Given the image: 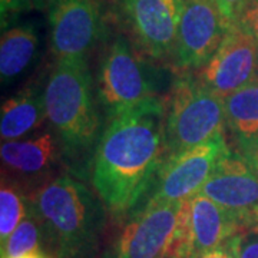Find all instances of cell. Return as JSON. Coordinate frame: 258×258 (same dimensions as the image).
I'll use <instances>...</instances> for the list:
<instances>
[{
  "label": "cell",
  "mask_w": 258,
  "mask_h": 258,
  "mask_svg": "<svg viewBox=\"0 0 258 258\" xmlns=\"http://www.w3.org/2000/svg\"><path fill=\"white\" fill-rule=\"evenodd\" d=\"M95 148L92 184L115 215L144 203L165 161V103L159 96L109 118Z\"/></svg>",
  "instance_id": "1"
},
{
  "label": "cell",
  "mask_w": 258,
  "mask_h": 258,
  "mask_svg": "<svg viewBox=\"0 0 258 258\" xmlns=\"http://www.w3.org/2000/svg\"><path fill=\"white\" fill-rule=\"evenodd\" d=\"M101 200L71 175L42 185L30 204L45 231L50 258H93L101 245L105 214Z\"/></svg>",
  "instance_id": "2"
},
{
  "label": "cell",
  "mask_w": 258,
  "mask_h": 258,
  "mask_svg": "<svg viewBox=\"0 0 258 258\" xmlns=\"http://www.w3.org/2000/svg\"><path fill=\"white\" fill-rule=\"evenodd\" d=\"M47 119L72 164L92 162L99 141L101 116L86 57L57 60L45 86Z\"/></svg>",
  "instance_id": "3"
},
{
  "label": "cell",
  "mask_w": 258,
  "mask_h": 258,
  "mask_svg": "<svg viewBox=\"0 0 258 258\" xmlns=\"http://www.w3.org/2000/svg\"><path fill=\"white\" fill-rule=\"evenodd\" d=\"M225 135L224 98L211 92L197 75L176 78L165 103V159Z\"/></svg>",
  "instance_id": "4"
},
{
  "label": "cell",
  "mask_w": 258,
  "mask_h": 258,
  "mask_svg": "<svg viewBox=\"0 0 258 258\" xmlns=\"http://www.w3.org/2000/svg\"><path fill=\"white\" fill-rule=\"evenodd\" d=\"M155 96L152 68L118 36L102 60L98 79V98L106 116L113 118Z\"/></svg>",
  "instance_id": "5"
},
{
  "label": "cell",
  "mask_w": 258,
  "mask_h": 258,
  "mask_svg": "<svg viewBox=\"0 0 258 258\" xmlns=\"http://www.w3.org/2000/svg\"><path fill=\"white\" fill-rule=\"evenodd\" d=\"M230 151L225 135L166 158L145 201L184 203L201 192L215 166Z\"/></svg>",
  "instance_id": "6"
},
{
  "label": "cell",
  "mask_w": 258,
  "mask_h": 258,
  "mask_svg": "<svg viewBox=\"0 0 258 258\" xmlns=\"http://www.w3.org/2000/svg\"><path fill=\"white\" fill-rule=\"evenodd\" d=\"M200 194L230 212L242 230L258 225V158L230 148Z\"/></svg>",
  "instance_id": "7"
},
{
  "label": "cell",
  "mask_w": 258,
  "mask_h": 258,
  "mask_svg": "<svg viewBox=\"0 0 258 258\" xmlns=\"http://www.w3.org/2000/svg\"><path fill=\"white\" fill-rule=\"evenodd\" d=\"M132 212L106 258H164L182 203L144 201Z\"/></svg>",
  "instance_id": "8"
},
{
  "label": "cell",
  "mask_w": 258,
  "mask_h": 258,
  "mask_svg": "<svg viewBox=\"0 0 258 258\" xmlns=\"http://www.w3.org/2000/svg\"><path fill=\"white\" fill-rule=\"evenodd\" d=\"M231 26L214 0H182L175 66L182 72L200 71L210 62Z\"/></svg>",
  "instance_id": "9"
},
{
  "label": "cell",
  "mask_w": 258,
  "mask_h": 258,
  "mask_svg": "<svg viewBox=\"0 0 258 258\" xmlns=\"http://www.w3.org/2000/svg\"><path fill=\"white\" fill-rule=\"evenodd\" d=\"M198 81L222 98L258 81V42L240 25L231 26L218 50L197 74Z\"/></svg>",
  "instance_id": "10"
},
{
  "label": "cell",
  "mask_w": 258,
  "mask_h": 258,
  "mask_svg": "<svg viewBox=\"0 0 258 258\" xmlns=\"http://www.w3.org/2000/svg\"><path fill=\"white\" fill-rule=\"evenodd\" d=\"M105 35L96 0H53L49 6L50 49L57 60L86 57Z\"/></svg>",
  "instance_id": "11"
},
{
  "label": "cell",
  "mask_w": 258,
  "mask_h": 258,
  "mask_svg": "<svg viewBox=\"0 0 258 258\" xmlns=\"http://www.w3.org/2000/svg\"><path fill=\"white\" fill-rule=\"evenodd\" d=\"M141 49L152 59L175 55L182 0H120Z\"/></svg>",
  "instance_id": "12"
},
{
  "label": "cell",
  "mask_w": 258,
  "mask_h": 258,
  "mask_svg": "<svg viewBox=\"0 0 258 258\" xmlns=\"http://www.w3.org/2000/svg\"><path fill=\"white\" fill-rule=\"evenodd\" d=\"M191 207V232H192V257L222 247L240 231L228 211L214 203L203 194L189 200ZM191 257V258H192Z\"/></svg>",
  "instance_id": "13"
},
{
  "label": "cell",
  "mask_w": 258,
  "mask_h": 258,
  "mask_svg": "<svg viewBox=\"0 0 258 258\" xmlns=\"http://www.w3.org/2000/svg\"><path fill=\"white\" fill-rule=\"evenodd\" d=\"M225 132L235 151L258 157V81L224 98Z\"/></svg>",
  "instance_id": "14"
},
{
  "label": "cell",
  "mask_w": 258,
  "mask_h": 258,
  "mask_svg": "<svg viewBox=\"0 0 258 258\" xmlns=\"http://www.w3.org/2000/svg\"><path fill=\"white\" fill-rule=\"evenodd\" d=\"M47 118L45 89L29 85L2 105L0 135L3 141H16L42 126Z\"/></svg>",
  "instance_id": "15"
},
{
  "label": "cell",
  "mask_w": 258,
  "mask_h": 258,
  "mask_svg": "<svg viewBox=\"0 0 258 258\" xmlns=\"http://www.w3.org/2000/svg\"><path fill=\"white\" fill-rule=\"evenodd\" d=\"M59 144L53 132H45L32 139L3 141L0 157L5 165L18 174L39 175L55 162Z\"/></svg>",
  "instance_id": "16"
},
{
  "label": "cell",
  "mask_w": 258,
  "mask_h": 258,
  "mask_svg": "<svg viewBox=\"0 0 258 258\" xmlns=\"http://www.w3.org/2000/svg\"><path fill=\"white\" fill-rule=\"evenodd\" d=\"M39 37L35 26L18 25L3 32L0 40L2 83L15 82L36 60Z\"/></svg>",
  "instance_id": "17"
},
{
  "label": "cell",
  "mask_w": 258,
  "mask_h": 258,
  "mask_svg": "<svg viewBox=\"0 0 258 258\" xmlns=\"http://www.w3.org/2000/svg\"><path fill=\"white\" fill-rule=\"evenodd\" d=\"M45 231L36 212L29 204L28 214L18 228L9 235V238L2 244V258H19L43 251ZM45 252V251H43Z\"/></svg>",
  "instance_id": "18"
},
{
  "label": "cell",
  "mask_w": 258,
  "mask_h": 258,
  "mask_svg": "<svg viewBox=\"0 0 258 258\" xmlns=\"http://www.w3.org/2000/svg\"><path fill=\"white\" fill-rule=\"evenodd\" d=\"M28 214V204L18 188L3 181L0 189V244L9 238Z\"/></svg>",
  "instance_id": "19"
},
{
  "label": "cell",
  "mask_w": 258,
  "mask_h": 258,
  "mask_svg": "<svg viewBox=\"0 0 258 258\" xmlns=\"http://www.w3.org/2000/svg\"><path fill=\"white\" fill-rule=\"evenodd\" d=\"M53 0H0V15H2V28L9 23L10 18L18 16L32 10L49 9Z\"/></svg>",
  "instance_id": "20"
},
{
  "label": "cell",
  "mask_w": 258,
  "mask_h": 258,
  "mask_svg": "<svg viewBox=\"0 0 258 258\" xmlns=\"http://www.w3.org/2000/svg\"><path fill=\"white\" fill-rule=\"evenodd\" d=\"M235 254L237 258H258V225L235 235Z\"/></svg>",
  "instance_id": "21"
},
{
  "label": "cell",
  "mask_w": 258,
  "mask_h": 258,
  "mask_svg": "<svg viewBox=\"0 0 258 258\" xmlns=\"http://www.w3.org/2000/svg\"><path fill=\"white\" fill-rule=\"evenodd\" d=\"M247 2L248 0H214L218 10L221 12L222 18L225 19L230 26L240 23Z\"/></svg>",
  "instance_id": "22"
},
{
  "label": "cell",
  "mask_w": 258,
  "mask_h": 258,
  "mask_svg": "<svg viewBox=\"0 0 258 258\" xmlns=\"http://www.w3.org/2000/svg\"><path fill=\"white\" fill-rule=\"evenodd\" d=\"M241 28L245 29L249 35L257 39L258 42V0H248L247 6L240 20Z\"/></svg>",
  "instance_id": "23"
},
{
  "label": "cell",
  "mask_w": 258,
  "mask_h": 258,
  "mask_svg": "<svg viewBox=\"0 0 258 258\" xmlns=\"http://www.w3.org/2000/svg\"><path fill=\"white\" fill-rule=\"evenodd\" d=\"M192 258H237V254H235V235L230 241H227L220 248L194 255Z\"/></svg>",
  "instance_id": "24"
},
{
  "label": "cell",
  "mask_w": 258,
  "mask_h": 258,
  "mask_svg": "<svg viewBox=\"0 0 258 258\" xmlns=\"http://www.w3.org/2000/svg\"><path fill=\"white\" fill-rule=\"evenodd\" d=\"M19 258H50V257L47 255L46 252H43V251H39V252L26 254V255H23V257H19Z\"/></svg>",
  "instance_id": "25"
},
{
  "label": "cell",
  "mask_w": 258,
  "mask_h": 258,
  "mask_svg": "<svg viewBox=\"0 0 258 258\" xmlns=\"http://www.w3.org/2000/svg\"><path fill=\"white\" fill-rule=\"evenodd\" d=\"M257 158H258V157H257Z\"/></svg>",
  "instance_id": "26"
}]
</instances>
